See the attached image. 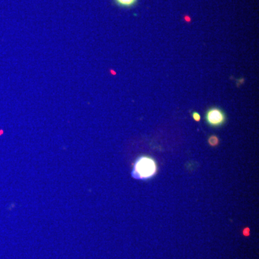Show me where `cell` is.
Returning a JSON list of instances; mask_svg holds the SVG:
<instances>
[{"label": "cell", "mask_w": 259, "mask_h": 259, "mask_svg": "<svg viewBox=\"0 0 259 259\" xmlns=\"http://www.w3.org/2000/svg\"><path fill=\"white\" fill-rule=\"evenodd\" d=\"M157 171L156 160L150 156H142L135 162L132 175L137 180H148L154 177Z\"/></svg>", "instance_id": "obj_1"}, {"label": "cell", "mask_w": 259, "mask_h": 259, "mask_svg": "<svg viewBox=\"0 0 259 259\" xmlns=\"http://www.w3.org/2000/svg\"><path fill=\"white\" fill-rule=\"evenodd\" d=\"M205 120L211 127H219L226 122V115L221 109L212 107L206 112Z\"/></svg>", "instance_id": "obj_2"}, {"label": "cell", "mask_w": 259, "mask_h": 259, "mask_svg": "<svg viewBox=\"0 0 259 259\" xmlns=\"http://www.w3.org/2000/svg\"><path fill=\"white\" fill-rule=\"evenodd\" d=\"M139 0H114L117 6L122 8H131L137 4Z\"/></svg>", "instance_id": "obj_3"}, {"label": "cell", "mask_w": 259, "mask_h": 259, "mask_svg": "<svg viewBox=\"0 0 259 259\" xmlns=\"http://www.w3.org/2000/svg\"><path fill=\"white\" fill-rule=\"evenodd\" d=\"M208 143L211 146H216L219 144V139L217 136H212L209 138Z\"/></svg>", "instance_id": "obj_4"}, {"label": "cell", "mask_w": 259, "mask_h": 259, "mask_svg": "<svg viewBox=\"0 0 259 259\" xmlns=\"http://www.w3.org/2000/svg\"><path fill=\"white\" fill-rule=\"evenodd\" d=\"M192 117H193L194 120L197 121V122H199L201 119L200 115L197 112H194L193 113H192Z\"/></svg>", "instance_id": "obj_5"}]
</instances>
